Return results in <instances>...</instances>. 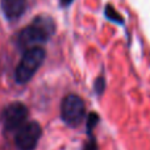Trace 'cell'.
Here are the masks:
<instances>
[{
  "instance_id": "obj_1",
  "label": "cell",
  "mask_w": 150,
  "mask_h": 150,
  "mask_svg": "<svg viewBox=\"0 0 150 150\" xmlns=\"http://www.w3.org/2000/svg\"><path fill=\"white\" fill-rule=\"evenodd\" d=\"M54 33V23L50 17L38 16L33 20L30 25L23 29L18 36V45L23 49H32L44 44L49 40V37Z\"/></svg>"
},
{
  "instance_id": "obj_2",
  "label": "cell",
  "mask_w": 150,
  "mask_h": 150,
  "mask_svg": "<svg viewBox=\"0 0 150 150\" xmlns=\"http://www.w3.org/2000/svg\"><path fill=\"white\" fill-rule=\"evenodd\" d=\"M45 59V50L40 46L28 49L24 53L20 63L16 67V80L18 83H26L33 78L38 67Z\"/></svg>"
},
{
  "instance_id": "obj_3",
  "label": "cell",
  "mask_w": 150,
  "mask_h": 150,
  "mask_svg": "<svg viewBox=\"0 0 150 150\" xmlns=\"http://www.w3.org/2000/svg\"><path fill=\"white\" fill-rule=\"evenodd\" d=\"M86 115V105L82 98L78 95H67L61 104V116L62 120L70 127H78L83 121Z\"/></svg>"
},
{
  "instance_id": "obj_4",
  "label": "cell",
  "mask_w": 150,
  "mask_h": 150,
  "mask_svg": "<svg viewBox=\"0 0 150 150\" xmlns=\"http://www.w3.org/2000/svg\"><path fill=\"white\" fill-rule=\"evenodd\" d=\"M42 134L38 122L26 121L18 130L15 132V144L20 150H34Z\"/></svg>"
},
{
  "instance_id": "obj_5",
  "label": "cell",
  "mask_w": 150,
  "mask_h": 150,
  "mask_svg": "<svg viewBox=\"0 0 150 150\" xmlns=\"http://www.w3.org/2000/svg\"><path fill=\"white\" fill-rule=\"evenodd\" d=\"M26 119H28V109L21 103L9 104L4 109L1 116L4 129L7 132H12V133H15L16 130L20 129L26 122Z\"/></svg>"
},
{
  "instance_id": "obj_6",
  "label": "cell",
  "mask_w": 150,
  "mask_h": 150,
  "mask_svg": "<svg viewBox=\"0 0 150 150\" xmlns=\"http://www.w3.org/2000/svg\"><path fill=\"white\" fill-rule=\"evenodd\" d=\"M4 15L9 20H16L26 11V0H1Z\"/></svg>"
},
{
  "instance_id": "obj_7",
  "label": "cell",
  "mask_w": 150,
  "mask_h": 150,
  "mask_svg": "<svg viewBox=\"0 0 150 150\" xmlns=\"http://www.w3.org/2000/svg\"><path fill=\"white\" fill-rule=\"evenodd\" d=\"M105 15H107V17L109 18V20H112V21H117V23H121L122 21V18H121V16L119 15V13H116L115 12V9L112 7H107V9H105Z\"/></svg>"
},
{
  "instance_id": "obj_8",
  "label": "cell",
  "mask_w": 150,
  "mask_h": 150,
  "mask_svg": "<svg viewBox=\"0 0 150 150\" xmlns=\"http://www.w3.org/2000/svg\"><path fill=\"white\" fill-rule=\"evenodd\" d=\"M103 87H104V80H103V78H99V79L96 80V84H95L96 92H101V91H103Z\"/></svg>"
},
{
  "instance_id": "obj_9",
  "label": "cell",
  "mask_w": 150,
  "mask_h": 150,
  "mask_svg": "<svg viewBox=\"0 0 150 150\" xmlns=\"http://www.w3.org/2000/svg\"><path fill=\"white\" fill-rule=\"evenodd\" d=\"M71 1H73V0H61V3H62V5H69Z\"/></svg>"
}]
</instances>
